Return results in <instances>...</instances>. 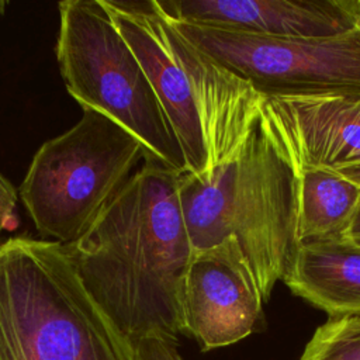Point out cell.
<instances>
[{
    "mask_svg": "<svg viewBox=\"0 0 360 360\" xmlns=\"http://www.w3.org/2000/svg\"><path fill=\"white\" fill-rule=\"evenodd\" d=\"M55 55L68 93L136 136L146 153L186 173L177 136L139 63L101 0L58 4Z\"/></svg>",
    "mask_w": 360,
    "mask_h": 360,
    "instance_id": "277c9868",
    "label": "cell"
},
{
    "mask_svg": "<svg viewBox=\"0 0 360 360\" xmlns=\"http://www.w3.org/2000/svg\"><path fill=\"white\" fill-rule=\"evenodd\" d=\"M170 21L273 38H330L360 27V0H153Z\"/></svg>",
    "mask_w": 360,
    "mask_h": 360,
    "instance_id": "30bf717a",
    "label": "cell"
},
{
    "mask_svg": "<svg viewBox=\"0 0 360 360\" xmlns=\"http://www.w3.org/2000/svg\"><path fill=\"white\" fill-rule=\"evenodd\" d=\"M18 193L15 187L0 173V233L14 218Z\"/></svg>",
    "mask_w": 360,
    "mask_h": 360,
    "instance_id": "9a60e30c",
    "label": "cell"
},
{
    "mask_svg": "<svg viewBox=\"0 0 360 360\" xmlns=\"http://www.w3.org/2000/svg\"><path fill=\"white\" fill-rule=\"evenodd\" d=\"M179 198L193 253L235 238L266 302L298 250V176L259 121L207 176L181 173Z\"/></svg>",
    "mask_w": 360,
    "mask_h": 360,
    "instance_id": "7a4b0ae2",
    "label": "cell"
},
{
    "mask_svg": "<svg viewBox=\"0 0 360 360\" xmlns=\"http://www.w3.org/2000/svg\"><path fill=\"white\" fill-rule=\"evenodd\" d=\"M354 240H356V242H357V243H360V239H354Z\"/></svg>",
    "mask_w": 360,
    "mask_h": 360,
    "instance_id": "d6986e66",
    "label": "cell"
},
{
    "mask_svg": "<svg viewBox=\"0 0 360 360\" xmlns=\"http://www.w3.org/2000/svg\"><path fill=\"white\" fill-rule=\"evenodd\" d=\"M172 24L193 46L264 98L360 93V27L330 38H273Z\"/></svg>",
    "mask_w": 360,
    "mask_h": 360,
    "instance_id": "8992f818",
    "label": "cell"
},
{
    "mask_svg": "<svg viewBox=\"0 0 360 360\" xmlns=\"http://www.w3.org/2000/svg\"><path fill=\"white\" fill-rule=\"evenodd\" d=\"M263 297L235 238L191 255L183 284V333L202 352L233 345L263 325Z\"/></svg>",
    "mask_w": 360,
    "mask_h": 360,
    "instance_id": "52a82bcc",
    "label": "cell"
},
{
    "mask_svg": "<svg viewBox=\"0 0 360 360\" xmlns=\"http://www.w3.org/2000/svg\"><path fill=\"white\" fill-rule=\"evenodd\" d=\"M139 60L176 136L186 172L202 176L208 155L197 94L174 44V28L153 0H101Z\"/></svg>",
    "mask_w": 360,
    "mask_h": 360,
    "instance_id": "ba28073f",
    "label": "cell"
},
{
    "mask_svg": "<svg viewBox=\"0 0 360 360\" xmlns=\"http://www.w3.org/2000/svg\"><path fill=\"white\" fill-rule=\"evenodd\" d=\"M146 155L122 125L83 110L72 128L38 148L18 195L41 235L69 245L90 228Z\"/></svg>",
    "mask_w": 360,
    "mask_h": 360,
    "instance_id": "5b68a950",
    "label": "cell"
},
{
    "mask_svg": "<svg viewBox=\"0 0 360 360\" xmlns=\"http://www.w3.org/2000/svg\"><path fill=\"white\" fill-rule=\"evenodd\" d=\"M347 236L352 239H360V208L354 217V221L347 232Z\"/></svg>",
    "mask_w": 360,
    "mask_h": 360,
    "instance_id": "e0dca14e",
    "label": "cell"
},
{
    "mask_svg": "<svg viewBox=\"0 0 360 360\" xmlns=\"http://www.w3.org/2000/svg\"><path fill=\"white\" fill-rule=\"evenodd\" d=\"M180 172L145 156L138 170L66 245L98 308L129 342L183 333V284L193 248L179 198Z\"/></svg>",
    "mask_w": 360,
    "mask_h": 360,
    "instance_id": "6da1fadb",
    "label": "cell"
},
{
    "mask_svg": "<svg viewBox=\"0 0 360 360\" xmlns=\"http://www.w3.org/2000/svg\"><path fill=\"white\" fill-rule=\"evenodd\" d=\"M176 343V340L158 336L139 339L131 343L132 360H183Z\"/></svg>",
    "mask_w": 360,
    "mask_h": 360,
    "instance_id": "5bb4252c",
    "label": "cell"
},
{
    "mask_svg": "<svg viewBox=\"0 0 360 360\" xmlns=\"http://www.w3.org/2000/svg\"><path fill=\"white\" fill-rule=\"evenodd\" d=\"M7 1H4V0H0V17L6 13V8H7Z\"/></svg>",
    "mask_w": 360,
    "mask_h": 360,
    "instance_id": "ac0fdd59",
    "label": "cell"
},
{
    "mask_svg": "<svg viewBox=\"0 0 360 360\" xmlns=\"http://www.w3.org/2000/svg\"><path fill=\"white\" fill-rule=\"evenodd\" d=\"M300 360H360V315L329 318L316 328Z\"/></svg>",
    "mask_w": 360,
    "mask_h": 360,
    "instance_id": "4fadbf2b",
    "label": "cell"
},
{
    "mask_svg": "<svg viewBox=\"0 0 360 360\" xmlns=\"http://www.w3.org/2000/svg\"><path fill=\"white\" fill-rule=\"evenodd\" d=\"M297 176L298 243L347 236L360 208V187L326 169H304Z\"/></svg>",
    "mask_w": 360,
    "mask_h": 360,
    "instance_id": "7c38bea8",
    "label": "cell"
},
{
    "mask_svg": "<svg viewBox=\"0 0 360 360\" xmlns=\"http://www.w3.org/2000/svg\"><path fill=\"white\" fill-rule=\"evenodd\" d=\"M0 360H132L131 343L84 288L66 245L0 243Z\"/></svg>",
    "mask_w": 360,
    "mask_h": 360,
    "instance_id": "3957f363",
    "label": "cell"
},
{
    "mask_svg": "<svg viewBox=\"0 0 360 360\" xmlns=\"http://www.w3.org/2000/svg\"><path fill=\"white\" fill-rule=\"evenodd\" d=\"M283 281L329 318L360 315V243L349 236L301 243Z\"/></svg>",
    "mask_w": 360,
    "mask_h": 360,
    "instance_id": "8fae6325",
    "label": "cell"
},
{
    "mask_svg": "<svg viewBox=\"0 0 360 360\" xmlns=\"http://www.w3.org/2000/svg\"><path fill=\"white\" fill-rule=\"evenodd\" d=\"M336 173L342 174L343 177H346L347 180L353 181L354 184H357L360 187V166L352 167V169H343V170H339Z\"/></svg>",
    "mask_w": 360,
    "mask_h": 360,
    "instance_id": "2e32d148",
    "label": "cell"
},
{
    "mask_svg": "<svg viewBox=\"0 0 360 360\" xmlns=\"http://www.w3.org/2000/svg\"><path fill=\"white\" fill-rule=\"evenodd\" d=\"M259 124L295 173L360 166V93L264 98Z\"/></svg>",
    "mask_w": 360,
    "mask_h": 360,
    "instance_id": "9c48e42d",
    "label": "cell"
}]
</instances>
